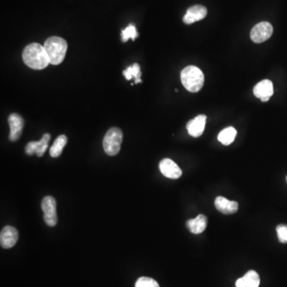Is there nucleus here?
Listing matches in <instances>:
<instances>
[{
  "label": "nucleus",
  "mask_w": 287,
  "mask_h": 287,
  "mask_svg": "<svg viewBox=\"0 0 287 287\" xmlns=\"http://www.w3.org/2000/svg\"><path fill=\"white\" fill-rule=\"evenodd\" d=\"M23 59L33 70H43L51 64L44 47L38 43H30L25 47Z\"/></svg>",
  "instance_id": "1"
},
{
  "label": "nucleus",
  "mask_w": 287,
  "mask_h": 287,
  "mask_svg": "<svg viewBox=\"0 0 287 287\" xmlns=\"http://www.w3.org/2000/svg\"><path fill=\"white\" fill-rule=\"evenodd\" d=\"M43 47L48 55L50 63L59 65L63 61L68 48L67 42L65 39L53 36L47 39Z\"/></svg>",
  "instance_id": "2"
},
{
  "label": "nucleus",
  "mask_w": 287,
  "mask_h": 287,
  "mask_svg": "<svg viewBox=\"0 0 287 287\" xmlns=\"http://www.w3.org/2000/svg\"><path fill=\"white\" fill-rule=\"evenodd\" d=\"M182 84L192 93H197L202 89L204 83L203 72L194 66H187L181 71Z\"/></svg>",
  "instance_id": "3"
},
{
  "label": "nucleus",
  "mask_w": 287,
  "mask_h": 287,
  "mask_svg": "<svg viewBox=\"0 0 287 287\" xmlns=\"http://www.w3.org/2000/svg\"><path fill=\"white\" fill-rule=\"evenodd\" d=\"M123 133L118 128L114 127L107 132L103 140L104 151L109 156H115L120 152Z\"/></svg>",
  "instance_id": "4"
},
{
  "label": "nucleus",
  "mask_w": 287,
  "mask_h": 287,
  "mask_svg": "<svg viewBox=\"0 0 287 287\" xmlns=\"http://www.w3.org/2000/svg\"><path fill=\"white\" fill-rule=\"evenodd\" d=\"M42 211H43V219L45 223L49 227L56 226L57 222V210H56V201L52 197H46L42 201Z\"/></svg>",
  "instance_id": "5"
},
{
  "label": "nucleus",
  "mask_w": 287,
  "mask_h": 287,
  "mask_svg": "<svg viewBox=\"0 0 287 287\" xmlns=\"http://www.w3.org/2000/svg\"><path fill=\"white\" fill-rule=\"evenodd\" d=\"M273 27L268 22H262L255 26L251 31V40L256 43H262L268 40L273 34Z\"/></svg>",
  "instance_id": "6"
},
{
  "label": "nucleus",
  "mask_w": 287,
  "mask_h": 287,
  "mask_svg": "<svg viewBox=\"0 0 287 287\" xmlns=\"http://www.w3.org/2000/svg\"><path fill=\"white\" fill-rule=\"evenodd\" d=\"M8 123L10 125L9 139L11 142H16L21 137L24 126V120L19 114H12L9 116Z\"/></svg>",
  "instance_id": "7"
},
{
  "label": "nucleus",
  "mask_w": 287,
  "mask_h": 287,
  "mask_svg": "<svg viewBox=\"0 0 287 287\" xmlns=\"http://www.w3.org/2000/svg\"><path fill=\"white\" fill-rule=\"evenodd\" d=\"M51 140V135L45 133L39 142H30L27 144L25 152L29 156L36 154L38 156H42L48 148V144Z\"/></svg>",
  "instance_id": "8"
},
{
  "label": "nucleus",
  "mask_w": 287,
  "mask_h": 287,
  "mask_svg": "<svg viewBox=\"0 0 287 287\" xmlns=\"http://www.w3.org/2000/svg\"><path fill=\"white\" fill-rule=\"evenodd\" d=\"M159 168L161 173L165 175V177L175 179L181 176V169H179V166L173 161H172L171 159H163L160 162Z\"/></svg>",
  "instance_id": "9"
},
{
  "label": "nucleus",
  "mask_w": 287,
  "mask_h": 287,
  "mask_svg": "<svg viewBox=\"0 0 287 287\" xmlns=\"http://www.w3.org/2000/svg\"><path fill=\"white\" fill-rule=\"evenodd\" d=\"M19 239V233L15 228L11 226H6L2 228L0 234V243L3 248L9 249L17 243Z\"/></svg>",
  "instance_id": "10"
},
{
  "label": "nucleus",
  "mask_w": 287,
  "mask_h": 287,
  "mask_svg": "<svg viewBox=\"0 0 287 287\" xmlns=\"http://www.w3.org/2000/svg\"><path fill=\"white\" fill-rule=\"evenodd\" d=\"M273 93L274 86L272 82L267 79L261 81L254 88V94L258 98H260L262 102H268Z\"/></svg>",
  "instance_id": "11"
},
{
  "label": "nucleus",
  "mask_w": 287,
  "mask_h": 287,
  "mask_svg": "<svg viewBox=\"0 0 287 287\" xmlns=\"http://www.w3.org/2000/svg\"><path fill=\"white\" fill-rule=\"evenodd\" d=\"M207 14V10L205 6L195 5L188 9L183 20L186 24H194L196 22L201 21L204 19Z\"/></svg>",
  "instance_id": "12"
},
{
  "label": "nucleus",
  "mask_w": 287,
  "mask_h": 287,
  "mask_svg": "<svg viewBox=\"0 0 287 287\" xmlns=\"http://www.w3.org/2000/svg\"><path fill=\"white\" fill-rule=\"evenodd\" d=\"M206 120H207V116L202 114L191 120L187 124V129L189 135L193 138L201 137L204 131Z\"/></svg>",
  "instance_id": "13"
},
{
  "label": "nucleus",
  "mask_w": 287,
  "mask_h": 287,
  "mask_svg": "<svg viewBox=\"0 0 287 287\" xmlns=\"http://www.w3.org/2000/svg\"><path fill=\"white\" fill-rule=\"evenodd\" d=\"M215 206L218 211L225 215L236 213L239 209V203L236 201H230L225 197H216Z\"/></svg>",
  "instance_id": "14"
},
{
  "label": "nucleus",
  "mask_w": 287,
  "mask_h": 287,
  "mask_svg": "<svg viewBox=\"0 0 287 287\" xmlns=\"http://www.w3.org/2000/svg\"><path fill=\"white\" fill-rule=\"evenodd\" d=\"M187 228L191 232L198 234L204 231L207 226V218L204 215H199L195 219L187 221Z\"/></svg>",
  "instance_id": "15"
},
{
  "label": "nucleus",
  "mask_w": 287,
  "mask_h": 287,
  "mask_svg": "<svg viewBox=\"0 0 287 287\" xmlns=\"http://www.w3.org/2000/svg\"><path fill=\"white\" fill-rule=\"evenodd\" d=\"M260 285L259 275L255 270H249L243 278L237 280L236 287H258Z\"/></svg>",
  "instance_id": "16"
},
{
  "label": "nucleus",
  "mask_w": 287,
  "mask_h": 287,
  "mask_svg": "<svg viewBox=\"0 0 287 287\" xmlns=\"http://www.w3.org/2000/svg\"><path fill=\"white\" fill-rule=\"evenodd\" d=\"M236 129L233 127H228L226 129H223L219 135L218 140L224 145H229L234 142L236 137Z\"/></svg>",
  "instance_id": "17"
},
{
  "label": "nucleus",
  "mask_w": 287,
  "mask_h": 287,
  "mask_svg": "<svg viewBox=\"0 0 287 287\" xmlns=\"http://www.w3.org/2000/svg\"><path fill=\"white\" fill-rule=\"evenodd\" d=\"M67 144V138L65 135H60L55 140L53 145L51 146L50 149V155L52 157H58L62 152L64 147Z\"/></svg>",
  "instance_id": "18"
},
{
  "label": "nucleus",
  "mask_w": 287,
  "mask_h": 287,
  "mask_svg": "<svg viewBox=\"0 0 287 287\" xmlns=\"http://www.w3.org/2000/svg\"><path fill=\"white\" fill-rule=\"evenodd\" d=\"M124 76L127 80H131L132 78H135V83H142V73H141V68L138 63L133 64V66L127 68L126 70L123 71Z\"/></svg>",
  "instance_id": "19"
},
{
  "label": "nucleus",
  "mask_w": 287,
  "mask_h": 287,
  "mask_svg": "<svg viewBox=\"0 0 287 287\" xmlns=\"http://www.w3.org/2000/svg\"><path fill=\"white\" fill-rule=\"evenodd\" d=\"M138 36V33L135 26L133 24H129L125 30H123L121 32V40L123 42H126L129 39L135 40Z\"/></svg>",
  "instance_id": "20"
},
{
  "label": "nucleus",
  "mask_w": 287,
  "mask_h": 287,
  "mask_svg": "<svg viewBox=\"0 0 287 287\" xmlns=\"http://www.w3.org/2000/svg\"><path fill=\"white\" fill-rule=\"evenodd\" d=\"M135 287H160L157 282L148 277H142L138 279Z\"/></svg>",
  "instance_id": "21"
},
{
  "label": "nucleus",
  "mask_w": 287,
  "mask_h": 287,
  "mask_svg": "<svg viewBox=\"0 0 287 287\" xmlns=\"http://www.w3.org/2000/svg\"><path fill=\"white\" fill-rule=\"evenodd\" d=\"M277 234L279 240L282 243H287V225L279 224L276 228Z\"/></svg>",
  "instance_id": "22"
},
{
  "label": "nucleus",
  "mask_w": 287,
  "mask_h": 287,
  "mask_svg": "<svg viewBox=\"0 0 287 287\" xmlns=\"http://www.w3.org/2000/svg\"></svg>",
  "instance_id": "23"
}]
</instances>
